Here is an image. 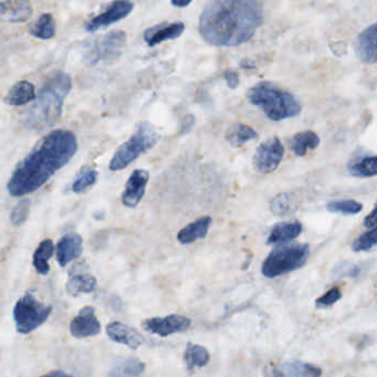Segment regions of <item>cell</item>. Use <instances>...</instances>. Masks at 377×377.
<instances>
[{"label": "cell", "instance_id": "1", "mask_svg": "<svg viewBox=\"0 0 377 377\" xmlns=\"http://www.w3.org/2000/svg\"><path fill=\"white\" fill-rule=\"evenodd\" d=\"M261 24L258 0H210L199 17V32L210 45L235 47L252 39Z\"/></svg>", "mask_w": 377, "mask_h": 377}, {"label": "cell", "instance_id": "2", "mask_svg": "<svg viewBox=\"0 0 377 377\" xmlns=\"http://www.w3.org/2000/svg\"><path fill=\"white\" fill-rule=\"evenodd\" d=\"M76 151L78 141L72 132L57 130L48 134L13 170L7 185L9 194L21 197L38 191L70 162Z\"/></svg>", "mask_w": 377, "mask_h": 377}, {"label": "cell", "instance_id": "3", "mask_svg": "<svg viewBox=\"0 0 377 377\" xmlns=\"http://www.w3.org/2000/svg\"><path fill=\"white\" fill-rule=\"evenodd\" d=\"M72 87L68 74L55 72L48 78L34 100L27 116V124L38 131L49 129L58 122L62 114L63 103Z\"/></svg>", "mask_w": 377, "mask_h": 377}, {"label": "cell", "instance_id": "4", "mask_svg": "<svg viewBox=\"0 0 377 377\" xmlns=\"http://www.w3.org/2000/svg\"><path fill=\"white\" fill-rule=\"evenodd\" d=\"M248 99L259 107L270 120L278 121L294 118L301 113V104L289 92L279 89L269 82H261L249 90Z\"/></svg>", "mask_w": 377, "mask_h": 377}, {"label": "cell", "instance_id": "5", "mask_svg": "<svg viewBox=\"0 0 377 377\" xmlns=\"http://www.w3.org/2000/svg\"><path fill=\"white\" fill-rule=\"evenodd\" d=\"M308 244L283 245L270 252L262 263L261 273L266 278L273 279L300 269L310 256Z\"/></svg>", "mask_w": 377, "mask_h": 377}, {"label": "cell", "instance_id": "6", "mask_svg": "<svg viewBox=\"0 0 377 377\" xmlns=\"http://www.w3.org/2000/svg\"><path fill=\"white\" fill-rule=\"evenodd\" d=\"M158 139V135L154 128L151 124L142 123L130 139L118 147L111 160L110 170L116 172L128 167L142 154L153 149Z\"/></svg>", "mask_w": 377, "mask_h": 377}, {"label": "cell", "instance_id": "7", "mask_svg": "<svg viewBox=\"0 0 377 377\" xmlns=\"http://www.w3.org/2000/svg\"><path fill=\"white\" fill-rule=\"evenodd\" d=\"M53 307L38 301L32 294H26L19 299L13 308V320L20 334H29L37 330L49 319Z\"/></svg>", "mask_w": 377, "mask_h": 377}, {"label": "cell", "instance_id": "8", "mask_svg": "<svg viewBox=\"0 0 377 377\" xmlns=\"http://www.w3.org/2000/svg\"><path fill=\"white\" fill-rule=\"evenodd\" d=\"M126 43V34L123 32H112L95 40L87 55L89 64L99 62H113L122 55Z\"/></svg>", "mask_w": 377, "mask_h": 377}, {"label": "cell", "instance_id": "9", "mask_svg": "<svg viewBox=\"0 0 377 377\" xmlns=\"http://www.w3.org/2000/svg\"><path fill=\"white\" fill-rule=\"evenodd\" d=\"M285 155V147L278 137L267 139L258 146L254 153V168L261 174H270L275 172L280 165Z\"/></svg>", "mask_w": 377, "mask_h": 377}, {"label": "cell", "instance_id": "10", "mask_svg": "<svg viewBox=\"0 0 377 377\" xmlns=\"http://www.w3.org/2000/svg\"><path fill=\"white\" fill-rule=\"evenodd\" d=\"M133 8V3L130 0H114L105 8L103 13L93 17L85 25V29L89 32H95L101 29V28L116 24L118 21L129 16Z\"/></svg>", "mask_w": 377, "mask_h": 377}, {"label": "cell", "instance_id": "11", "mask_svg": "<svg viewBox=\"0 0 377 377\" xmlns=\"http://www.w3.org/2000/svg\"><path fill=\"white\" fill-rule=\"evenodd\" d=\"M191 320L179 315H170L165 317H153L145 320L142 327L147 332L166 338L175 333L185 332L191 328Z\"/></svg>", "mask_w": 377, "mask_h": 377}, {"label": "cell", "instance_id": "12", "mask_svg": "<svg viewBox=\"0 0 377 377\" xmlns=\"http://www.w3.org/2000/svg\"><path fill=\"white\" fill-rule=\"evenodd\" d=\"M101 332V323L95 317V309L92 307L83 308L70 323L71 336L76 338L95 336Z\"/></svg>", "mask_w": 377, "mask_h": 377}, {"label": "cell", "instance_id": "13", "mask_svg": "<svg viewBox=\"0 0 377 377\" xmlns=\"http://www.w3.org/2000/svg\"><path fill=\"white\" fill-rule=\"evenodd\" d=\"M149 181V174L145 170H135L126 183L125 189L122 195V203L129 208L137 207L144 197L145 189Z\"/></svg>", "mask_w": 377, "mask_h": 377}, {"label": "cell", "instance_id": "14", "mask_svg": "<svg viewBox=\"0 0 377 377\" xmlns=\"http://www.w3.org/2000/svg\"><path fill=\"white\" fill-rule=\"evenodd\" d=\"M32 7L29 0H5L0 1V21L18 24L32 17Z\"/></svg>", "mask_w": 377, "mask_h": 377}, {"label": "cell", "instance_id": "15", "mask_svg": "<svg viewBox=\"0 0 377 377\" xmlns=\"http://www.w3.org/2000/svg\"><path fill=\"white\" fill-rule=\"evenodd\" d=\"M82 237L78 233H69L59 240L57 245V260L61 267L78 259L82 254Z\"/></svg>", "mask_w": 377, "mask_h": 377}, {"label": "cell", "instance_id": "16", "mask_svg": "<svg viewBox=\"0 0 377 377\" xmlns=\"http://www.w3.org/2000/svg\"><path fill=\"white\" fill-rule=\"evenodd\" d=\"M107 334L116 343L124 344L132 350H137L144 342L143 336L135 329L121 322H112L107 327Z\"/></svg>", "mask_w": 377, "mask_h": 377}, {"label": "cell", "instance_id": "17", "mask_svg": "<svg viewBox=\"0 0 377 377\" xmlns=\"http://www.w3.org/2000/svg\"><path fill=\"white\" fill-rule=\"evenodd\" d=\"M185 30L183 22H173V24H160L152 27L144 32V40L149 47L160 45L167 40L179 38Z\"/></svg>", "mask_w": 377, "mask_h": 377}, {"label": "cell", "instance_id": "18", "mask_svg": "<svg viewBox=\"0 0 377 377\" xmlns=\"http://www.w3.org/2000/svg\"><path fill=\"white\" fill-rule=\"evenodd\" d=\"M377 28L372 25L359 34L355 42V53L361 61L365 63H375L377 58L376 49Z\"/></svg>", "mask_w": 377, "mask_h": 377}, {"label": "cell", "instance_id": "19", "mask_svg": "<svg viewBox=\"0 0 377 377\" xmlns=\"http://www.w3.org/2000/svg\"><path fill=\"white\" fill-rule=\"evenodd\" d=\"M302 231H303L302 224L296 220L277 224L270 233L267 245L286 244L288 241L294 240L296 237L300 236Z\"/></svg>", "mask_w": 377, "mask_h": 377}, {"label": "cell", "instance_id": "20", "mask_svg": "<svg viewBox=\"0 0 377 377\" xmlns=\"http://www.w3.org/2000/svg\"><path fill=\"white\" fill-rule=\"evenodd\" d=\"M212 221V217L210 216L198 218V219L195 220L194 223L189 224L185 228L179 231V235H177V240L181 245H188L193 244L198 239L205 238L207 236Z\"/></svg>", "mask_w": 377, "mask_h": 377}, {"label": "cell", "instance_id": "21", "mask_svg": "<svg viewBox=\"0 0 377 377\" xmlns=\"http://www.w3.org/2000/svg\"><path fill=\"white\" fill-rule=\"evenodd\" d=\"M277 375L289 377H317L322 375V369L315 365L301 361H291L282 363L278 367Z\"/></svg>", "mask_w": 377, "mask_h": 377}, {"label": "cell", "instance_id": "22", "mask_svg": "<svg viewBox=\"0 0 377 377\" xmlns=\"http://www.w3.org/2000/svg\"><path fill=\"white\" fill-rule=\"evenodd\" d=\"M34 99L36 91L34 85L28 81H19L11 88L8 95H6L5 102L13 107H20L32 102Z\"/></svg>", "mask_w": 377, "mask_h": 377}, {"label": "cell", "instance_id": "23", "mask_svg": "<svg viewBox=\"0 0 377 377\" xmlns=\"http://www.w3.org/2000/svg\"><path fill=\"white\" fill-rule=\"evenodd\" d=\"M320 144L317 134L313 131H304L296 133L290 142V147L296 156H304L311 149H315Z\"/></svg>", "mask_w": 377, "mask_h": 377}, {"label": "cell", "instance_id": "24", "mask_svg": "<svg viewBox=\"0 0 377 377\" xmlns=\"http://www.w3.org/2000/svg\"><path fill=\"white\" fill-rule=\"evenodd\" d=\"M296 210H298V197L294 193H281L273 197L270 202V210L275 216L283 217L291 215Z\"/></svg>", "mask_w": 377, "mask_h": 377}, {"label": "cell", "instance_id": "25", "mask_svg": "<svg viewBox=\"0 0 377 377\" xmlns=\"http://www.w3.org/2000/svg\"><path fill=\"white\" fill-rule=\"evenodd\" d=\"M348 172L354 177H373L376 175V156L365 155L361 158H354L348 166Z\"/></svg>", "mask_w": 377, "mask_h": 377}, {"label": "cell", "instance_id": "26", "mask_svg": "<svg viewBox=\"0 0 377 377\" xmlns=\"http://www.w3.org/2000/svg\"><path fill=\"white\" fill-rule=\"evenodd\" d=\"M55 252V245L51 239H46L36 249L34 254V267L40 275H46L49 273L50 258L53 257Z\"/></svg>", "mask_w": 377, "mask_h": 377}, {"label": "cell", "instance_id": "27", "mask_svg": "<svg viewBox=\"0 0 377 377\" xmlns=\"http://www.w3.org/2000/svg\"><path fill=\"white\" fill-rule=\"evenodd\" d=\"M97 279L91 275H74L67 283V291L72 296L82 294H90L97 288Z\"/></svg>", "mask_w": 377, "mask_h": 377}, {"label": "cell", "instance_id": "28", "mask_svg": "<svg viewBox=\"0 0 377 377\" xmlns=\"http://www.w3.org/2000/svg\"><path fill=\"white\" fill-rule=\"evenodd\" d=\"M210 359V355L207 348L198 344H187L186 351L184 354V361L189 371H193L195 367L206 366Z\"/></svg>", "mask_w": 377, "mask_h": 377}, {"label": "cell", "instance_id": "29", "mask_svg": "<svg viewBox=\"0 0 377 377\" xmlns=\"http://www.w3.org/2000/svg\"><path fill=\"white\" fill-rule=\"evenodd\" d=\"M227 141L233 147H240L252 139H257V132L246 124H235L227 133Z\"/></svg>", "mask_w": 377, "mask_h": 377}, {"label": "cell", "instance_id": "30", "mask_svg": "<svg viewBox=\"0 0 377 377\" xmlns=\"http://www.w3.org/2000/svg\"><path fill=\"white\" fill-rule=\"evenodd\" d=\"M145 371V364L137 359H126L113 367L112 376H139Z\"/></svg>", "mask_w": 377, "mask_h": 377}, {"label": "cell", "instance_id": "31", "mask_svg": "<svg viewBox=\"0 0 377 377\" xmlns=\"http://www.w3.org/2000/svg\"><path fill=\"white\" fill-rule=\"evenodd\" d=\"M30 34L40 39H51L55 34V22L50 13L42 15L32 26Z\"/></svg>", "mask_w": 377, "mask_h": 377}, {"label": "cell", "instance_id": "32", "mask_svg": "<svg viewBox=\"0 0 377 377\" xmlns=\"http://www.w3.org/2000/svg\"><path fill=\"white\" fill-rule=\"evenodd\" d=\"M327 210L330 212H336L342 215H357L363 210V205L354 199L332 200L327 205Z\"/></svg>", "mask_w": 377, "mask_h": 377}, {"label": "cell", "instance_id": "33", "mask_svg": "<svg viewBox=\"0 0 377 377\" xmlns=\"http://www.w3.org/2000/svg\"><path fill=\"white\" fill-rule=\"evenodd\" d=\"M97 181V170H83V172L76 177V181H74V185H72V189H74L76 194H82L84 191H87L88 189L91 188L92 186H95Z\"/></svg>", "mask_w": 377, "mask_h": 377}, {"label": "cell", "instance_id": "34", "mask_svg": "<svg viewBox=\"0 0 377 377\" xmlns=\"http://www.w3.org/2000/svg\"><path fill=\"white\" fill-rule=\"evenodd\" d=\"M376 227H374L353 241L352 250L355 252H369L376 246Z\"/></svg>", "mask_w": 377, "mask_h": 377}, {"label": "cell", "instance_id": "35", "mask_svg": "<svg viewBox=\"0 0 377 377\" xmlns=\"http://www.w3.org/2000/svg\"><path fill=\"white\" fill-rule=\"evenodd\" d=\"M32 202L30 199H22L13 208L11 214V221L13 226H21L26 223L29 216Z\"/></svg>", "mask_w": 377, "mask_h": 377}, {"label": "cell", "instance_id": "36", "mask_svg": "<svg viewBox=\"0 0 377 377\" xmlns=\"http://www.w3.org/2000/svg\"><path fill=\"white\" fill-rule=\"evenodd\" d=\"M333 273L336 278H357L359 275V268L353 262H341L333 269Z\"/></svg>", "mask_w": 377, "mask_h": 377}, {"label": "cell", "instance_id": "37", "mask_svg": "<svg viewBox=\"0 0 377 377\" xmlns=\"http://www.w3.org/2000/svg\"><path fill=\"white\" fill-rule=\"evenodd\" d=\"M341 298H342V292H341L340 289L332 288L317 299L315 301V307L319 308V309L331 307L333 304H336L338 300H341Z\"/></svg>", "mask_w": 377, "mask_h": 377}, {"label": "cell", "instance_id": "38", "mask_svg": "<svg viewBox=\"0 0 377 377\" xmlns=\"http://www.w3.org/2000/svg\"><path fill=\"white\" fill-rule=\"evenodd\" d=\"M225 79L231 89H236L239 85V76L237 72L233 70H227L225 72Z\"/></svg>", "mask_w": 377, "mask_h": 377}, {"label": "cell", "instance_id": "39", "mask_svg": "<svg viewBox=\"0 0 377 377\" xmlns=\"http://www.w3.org/2000/svg\"><path fill=\"white\" fill-rule=\"evenodd\" d=\"M364 225L367 228H374V227H376V210H375V208L372 210V212L365 218Z\"/></svg>", "mask_w": 377, "mask_h": 377}, {"label": "cell", "instance_id": "40", "mask_svg": "<svg viewBox=\"0 0 377 377\" xmlns=\"http://www.w3.org/2000/svg\"><path fill=\"white\" fill-rule=\"evenodd\" d=\"M193 125H194V116H187V118L183 121V126H181V133H186V132L191 131Z\"/></svg>", "mask_w": 377, "mask_h": 377}, {"label": "cell", "instance_id": "41", "mask_svg": "<svg viewBox=\"0 0 377 377\" xmlns=\"http://www.w3.org/2000/svg\"><path fill=\"white\" fill-rule=\"evenodd\" d=\"M191 3V0H172V5L179 7V8L187 7Z\"/></svg>", "mask_w": 377, "mask_h": 377}, {"label": "cell", "instance_id": "42", "mask_svg": "<svg viewBox=\"0 0 377 377\" xmlns=\"http://www.w3.org/2000/svg\"><path fill=\"white\" fill-rule=\"evenodd\" d=\"M240 66L242 67V68H254V62H252V61L245 60V61H242V62H241Z\"/></svg>", "mask_w": 377, "mask_h": 377}, {"label": "cell", "instance_id": "43", "mask_svg": "<svg viewBox=\"0 0 377 377\" xmlns=\"http://www.w3.org/2000/svg\"><path fill=\"white\" fill-rule=\"evenodd\" d=\"M50 376H58V375H60V376H66V373L64 372H51L49 373Z\"/></svg>", "mask_w": 377, "mask_h": 377}]
</instances>
